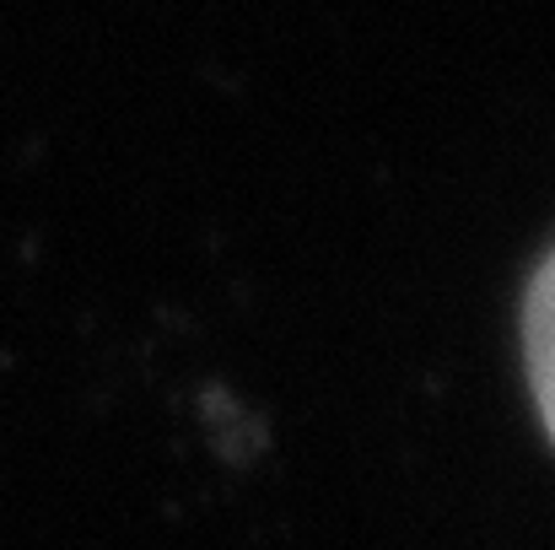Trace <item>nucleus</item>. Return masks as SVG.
<instances>
[{
	"label": "nucleus",
	"instance_id": "1",
	"mask_svg": "<svg viewBox=\"0 0 555 550\" xmlns=\"http://www.w3.org/2000/svg\"><path fill=\"white\" fill-rule=\"evenodd\" d=\"M524 362H529V388H534L540 426L555 443V248L534 270L529 297H524Z\"/></svg>",
	"mask_w": 555,
	"mask_h": 550
}]
</instances>
